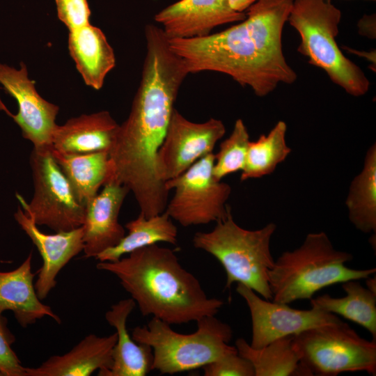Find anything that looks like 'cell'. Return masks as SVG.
Wrapping results in <instances>:
<instances>
[{
	"mask_svg": "<svg viewBox=\"0 0 376 376\" xmlns=\"http://www.w3.org/2000/svg\"><path fill=\"white\" fill-rule=\"evenodd\" d=\"M293 0H256L239 24L194 38L169 39L188 74L212 71L230 76L265 97L297 75L283 51L282 33Z\"/></svg>",
	"mask_w": 376,
	"mask_h": 376,
	"instance_id": "6da1fadb",
	"label": "cell"
},
{
	"mask_svg": "<svg viewBox=\"0 0 376 376\" xmlns=\"http://www.w3.org/2000/svg\"><path fill=\"white\" fill-rule=\"evenodd\" d=\"M97 269L114 274L143 316L169 324L215 315L224 305L208 297L198 279L180 263L175 251L157 244L139 249L113 262L99 261Z\"/></svg>",
	"mask_w": 376,
	"mask_h": 376,
	"instance_id": "7a4b0ae2",
	"label": "cell"
},
{
	"mask_svg": "<svg viewBox=\"0 0 376 376\" xmlns=\"http://www.w3.org/2000/svg\"><path fill=\"white\" fill-rule=\"evenodd\" d=\"M352 259L351 253L336 249L324 232L308 234L299 248L283 252L269 270L272 300L288 304L311 299L325 287L366 279L375 273V268H349L345 263Z\"/></svg>",
	"mask_w": 376,
	"mask_h": 376,
	"instance_id": "3957f363",
	"label": "cell"
},
{
	"mask_svg": "<svg viewBox=\"0 0 376 376\" xmlns=\"http://www.w3.org/2000/svg\"><path fill=\"white\" fill-rule=\"evenodd\" d=\"M341 17L340 10L330 0H293L287 22L299 35L298 52L347 93L359 97L368 91L370 81L337 45Z\"/></svg>",
	"mask_w": 376,
	"mask_h": 376,
	"instance_id": "277c9868",
	"label": "cell"
},
{
	"mask_svg": "<svg viewBox=\"0 0 376 376\" xmlns=\"http://www.w3.org/2000/svg\"><path fill=\"white\" fill-rule=\"evenodd\" d=\"M216 223L212 230L194 234V246L220 263L226 274V288L237 282L272 300L267 274L274 263L269 245L276 224L269 223L254 230L244 229L234 221L230 208L226 217Z\"/></svg>",
	"mask_w": 376,
	"mask_h": 376,
	"instance_id": "5b68a950",
	"label": "cell"
},
{
	"mask_svg": "<svg viewBox=\"0 0 376 376\" xmlns=\"http://www.w3.org/2000/svg\"><path fill=\"white\" fill-rule=\"evenodd\" d=\"M195 332L184 334L175 331L171 324L153 318L143 326L136 327L132 337L152 350V370L173 375L203 368L226 354L237 352L228 345L233 330L215 315L196 321Z\"/></svg>",
	"mask_w": 376,
	"mask_h": 376,
	"instance_id": "8992f818",
	"label": "cell"
},
{
	"mask_svg": "<svg viewBox=\"0 0 376 376\" xmlns=\"http://www.w3.org/2000/svg\"><path fill=\"white\" fill-rule=\"evenodd\" d=\"M293 343L308 376L357 371L375 375L376 340L361 338L342 320L295 335Z\"/></svg>",
	"mask_w": 376,
	"mask_h": 376,
	"instance_id": "52a82bcc",
	"label": "cell"
},
{
	"mask_svg": "<svg viewBox=\"0 0 376 376\" xmlns=\"http://www.w3.org/2000/svg\"><path fill=\"white\" fill-rule=\"evenodd\" d=\"M52 149L33 148L31 153L34 193L30 203L19 194L16 196L37 226H47L55 233L69 231L82 226L86 207L77 200Z\"/></svg>",
	"mask_w": 376,
	"mask_h": 376,
	"instance_id": "ba28073f",
	"label": "cell"
},
{
	"mask_svg": "<svg viewBox=\"0 0 376 376\" xmlns=\"http://www.w3.org/2000/svg\"><path fill=\"white\" fill-rule=\"evenodd\" d=\"M214 154L196 161L176 178L165 182L166 189H174L165 212L181 226L207 224L224 219L230 208L226 202L230 186L213 175Z\"/></svg>",
	"mask_w": 376,
	"mask_h": 376,
	"instance_id": "9c48e42d",
	"label": "cell"
},
{
	"mask_svg": "<svg viewBox=\"0 0 376 376\" xmlns=\"http://www.w3.org/2000/svg\"><path fill=\"white\" fill-rule=\"evenodd\" d=\"M225 133L221 120L211 118L203 123H194L174 109L157 155L162 179L166 182L178 177L199 159L212 153Z\"/></svg>",
	"mask_w": 376,
	"mask_h": 376,
	"instance_id": "30bf717a",
	"label": "cell"
},
{
	"mask_svg": "<svg viewBox=\"0 0 376 376\" xmlns=\"http://www.w3.org/2000/svg\"><path fill=\"white\" fill-rule=\"evenodd\" d=\"M236 291L245 300L250 311L252 323L250 345L254 348L264 347L284 336H295L341 320L333 313L313 307L299 310L288 306V304L263 299L242 283H237Z\"/></svg>",
	"mask_w": 376,
	"mask_h": 376,
	"instance_id": "8fae6325",
	"label": "cell"
},
{
	"mask_svg": "<svg viewBox=\"0 0 376 376\" xmlns=\"http://www.w3.org/2000/svg\"><path fill=\"white\" fill-rule=\"evenodd\" d=\"M0 84L17 101L18 112L8 115L21 128L24 138L32 142L33 148H52L59 107L39 95L26 65L21 63L20 68H15L0 63Z\"/></svg>",
	"mask_w": 376,
	"mask_h": 376,
	"instance_id": "7c38bea8",
	"label": "cell"
},
{
	"mask_svg": "<svg viewBox=\"0 0 376 376\" xmlns=\"http://www.w3.org/2000/svg\"><path fill=\"white\" fill-rule=\"evenodd\" d=\"M246 13L231 10L227 0H179L159 11L155 21L168 39L208 36L217 26L242 22Z\"/></svg>",
	"mask_w": 376,
	"mask_h": 376,
	"instance_id": "4fadbf2b",
	"label": "cell"
},
{
	"mask_svg": "<svg viewBox=\"0 0 376 376\" xmlns=\"http://www.w3.org/2000/svg\"><path fill=\"white\" fill-rule=\"evenodd\" d=\"M14 218L38 249L42 265L34 284L40 299H45L56 285L60 271L84 249L83 227L47 234L18 206Z\"/></svg>",
	"mask_w": 376,
	"mask_h": 376,
	"instance_id": "5bb4252c",
	"label": "cell"
},
{
	"mask_svg": "<svg viewBox=\"0 0 376 376\" xmlns=\"http://www.w3.org/2000/svg\"><path fill=\"white\" fill-rule=\"evenodd\" d=\"M103 189L86 205L84 230L85 258H95L101 252L117 245L125 235L118 222L123 203L130 192L124 185L107 182Z\"/></svg>",
	"mask_w": 376,
	"mask_h": 376,
	"instance_id": "9a60e30c",
	"label": "cell"
},
{
	"mask_svg": "<svg viewBox=\"0 0 376 376\" xmlns=\"http://www.w3.org/2000/svg\"><path fill=\"white\" fill-rule=\"evenodd\" d=\"M116 332L107 336L91 334L70 351L54 355L38 367H25L24 376H89L109 368L112 362Z\"/></svg>",
	"mask_w": 376,
	"mask_h": 376,
	"instance_id": "2e32d148",
	"label": "cell"
},
{
	"mask_svg": "<svg viewBox=\"0 0 376 376\" xmlns=\"http://www.w3.org/2000/svg\"><path fill=\"white\" fill-rule=\"evenodd\" d=\"M120 125L107 111L82 114L56 125L52 149L63 154L107 152L116 139Z\"/></svg>",
	"mask_w": 376,
	"mask_h": 376,
	"instance_id": "e0dca14e",
	"label": "cell"
},
{
	"mask_svg": "<svg viewBox=\"0 0 376 376\" xmlns=\"http://www.w3.org/2000/svg\"><path fill=\"white\" fill-rule=\"evenodd\" d=\"M32 257L31 251L16 269L0 271V311H11L23 328L45 316L60 324L59 316L36 294L33 284L36 274L32 272Z\"/></svg>",
	"mask_w": 376,
	"mask_h": 376,
	"instance_id": "ac0fdd59",
	"label": "cell"
},
{
	"mask_svg": "<svg viewBox=\"0 0 376 376\" xmlns=\"http://www.w3.org/2000/svg\"><path fill=\"white\" fill-rule=\"evenodd\" d=\"M136 306L132 298L119 301L105 313L108 324L116 330L110 367L99 371V376H145L152 370V348L134 341L128 333L127 320Z\"/></svg>",
	"mask_w": 376,
	"mask_h": 376,
	"instance_id": "d6986e66",
	"label": "cell"
},
{
	"mask_svg": "<svg viewBox=\"0 0 376 376\" xmlns=\"http://www.w3.org/2000/svg\"><path fill=\"white\" fill-rule=\"evenodd\" d=\"M69 31L68 49L77 70L86 85L100 89L116 65L113 48L102 31L91 24Z\"/></svg>",
	"mask_w": 376,
	"mask_h": 376,
	"instance_id": "ffe728a7",
	"label": "cell"
},
{
	"mask_svg": "<svg viewBox=\"0 0 376 376\" xmlns=\"http://www.w3.org/2000/svg\"><path fill=\"white\" fill-rule=\"evenodd\" d=\"M52 154L68 179L77 200L86 207L107 181L108 152L68 155L52 149Z\"/></svg>",
	"mask_w": 376,
	"mask_h": 376,
	"instance_id": "44dd1931",
	"label": "cell"
},
{
	"mask_svg": "<svg viewBox=\"0 0 376 376\" xmlns=\"http://www.w3.org/2000/svg\"><path fill=\"white\" fill-rule=\"evenodd\" d=\"M125 227L128 230L127 235L117 245L98 254L96 260L113 262L124 255L159 242L173 245L178 243V228L165 212L150 217H146L140 213Z\"/></svg>",
	"mask_w": 376,
	"mask_h": 376,
	"instance_id": "7402d4cb",
	"label": "cell"
},
{
	"mask_svg": "<svg viewBox=\"0 0 376 376\" xmlns=\"http://www.w3.org/2000/svg\"><path fill=\"white\" fill-rule=\"evenodd\" d=\"M293 338L284 336L260 348H254L244 338H238L235 346L237 353L251 363L255 376H308L300 364Z\"/></svg>",
	"mask_w": 376,
	"mask_h": 376,
	"instance_id": "603a6c76",
	"label": "cell"
},
{
	"mask_svg": "<svg viewBox=\"0 0 376 376\" xmlns=\"http://www.w3.org/2000/svg\"><path fill=\"white\" fill-rule=\"evenodd\" d=\"M346 296L340 298L329 295L311 298L312 307L338 314L368 330L376 339V294L357 280L342 283Z\"/></svg>",
	"mask_w": 376,
	"mask_h": 376,
	"instance_id": "cb8c5ba5",
	"label": "cell"
},
{
	"mask_svg": "<svg viewBox=\"0 0 376 376\" xmlns=\"http://www.w3.org/2000/svg\"><path fill=\"white\" fill-rule=\"evenodd\" d=\"M349 219L355 228L368 233L376 230V145L367 150L363 167L353 179L345 201Z\"/></svg>",
	"mask_w": 376,
	"mask_h": 376,
	"instance_id": "d4e9b609",
	"label": "cell"
},
{
	"mask_svg": "<svg viewBox=\"0 0 376 376\" xmlns=\"http://www.w3.org/2000/svg\"><path fill=\"white\" fill-rule=\"evenodd\" d=\"M286 123L279 120L267 134L249 143L240 180L260 178L273 173L291 152L285 140Z\"/></svg>",
	"mask_w": 376,
	"mask_h": 376,
	"instance_id": "484cf974",
	"label": "cell"
},
{
	"mask_svg": "<svg viewBox=\"0 0 376 376\" xmlns=\"http://www.w3.org/2000/svg\"><path fill=\"white\" fill-rule=\"evenodd\" d=\"M249 134L240 118L236 120L230 136L219 145L214 154L213 175L217 180L242 171L245 162L249 146Z\"/></svg>",
	"mask_w": 376,
	"mask_h": 376,
	"instance_id": "4316f807",
	"label": "cell"
},
{
	"mask_svg": "<svg viewBox=\"0 0 376 376\" xmlns=\"http://www.w3.org/2000/svg\"><path fill=\"white\" fill-rule=\"evenodd\" d=\"M15 337L8 320L0 311V376H24L25 367L12 348Z\"/></svg>",
	"mask_w": 376,
	"mask_h": 376,
	"instance_id": "83f0119b",
	"label": "cell"
},
{
	"mask_svg": "<svg viewBox=\"0 0 376 376\" xmlns=\"http://www.w3.org/2000/svg\"><path fill=\"white\" fill-rule=\"evenodd\" d=\"M203 369L205 376H255L251 363L237 352L220 357Z\"/></svg>",
	"mask_w": 376,
	"mask_h": 376,
	"instance_id": "f1b7e54d",
	"label": "cell"
},
{
	"mask_svg": "<svg viewBox=\"0 0 376 376\" xmlns=\"http://www.w3.org/2000/svg\"><path fill=\"white\" fill-rule=\"evenodd\" d=\"M58 19L69 31L87 25L91 10L87 0H55Z\"/></svg>",
	"mask_w": 376,
	"mask_h": 376,
	"instance_id": "f546056e",
	"label": "cell"
},
{
	"mask_svg": "<svg viewBox=\"0 0 376 376\" xmlns=\"http://www.w3.org/2000/svg\"><path fill=\"white\" fill-rule=\"evenodd\" d=\"M359 33L364 37L376 38V15H364L357 23Z\"/></svg>",
	"mask_w": 376,
	"mask_h": 376,
	"instance_id": "4dcf8cb0",
	"label": "cell"
},
{
	"mask_svg": "<svg viewBox=\"0 0 376 376\" xmlns=\"http://www.w3.org/2000/svg\"><path fill=\"white\" fill-rule=\"evenodd\" d=\"M231 10L237 13H244L256 0H227Z\"/></svg>",
	"mask_w": 376,
	"mask_h": 376,
	"instance_id": "1f68e13d",
	"label": "cell"
},
{
	"mask_svg": "<svg viewBox=\"0 0 376 376\" xmlns=\"http://www.w3.org/2000/svg\"><path fill=\"white\" fill-rule=\"evenodd\" d=\"M343 49L349 52H351L353 54L358 55L360 57H364L366 59H367L368 61H370L372 63V70L375 71V51H372L370 52H361L359 50H356L354 49L349 48L347 47H344Z\"/></svg>",
	"mask_w": 376,
	"mask_h": 376,
	"instance_id": "d6a6232c",
	"label": "cell"
},
{
	"mask_svg": "<svg viewBox=\"0 0 376 376\" xmlns=\"http://www.w3.org/2000/svg\"><path fill=\"white\" fill-rule=\"evenodd\" d=\"M375 281H376L375 276H374V278L368 277L366 279L367 288L376 294V282Z\"/></svg>",
	"mask_w": 376,
	"mask_h": 376,
	"instance_id": "836d02e7",
	"label": "cell"
},
{
	"mask_svg": "<svg viewBox=\"0 0 376 376\" xmlns=\"http://www.w3.org/2000/svg\"><path fill=\"white\" fill-rule=\"evenodd\" d=\"M366 1H375L376 0H366Z\"/></svg>",
	"mask_w": 376,
	"mask_h": 376,
	"instance_id": "e575fe53",
	"label": "cell"
}]
</instances>
